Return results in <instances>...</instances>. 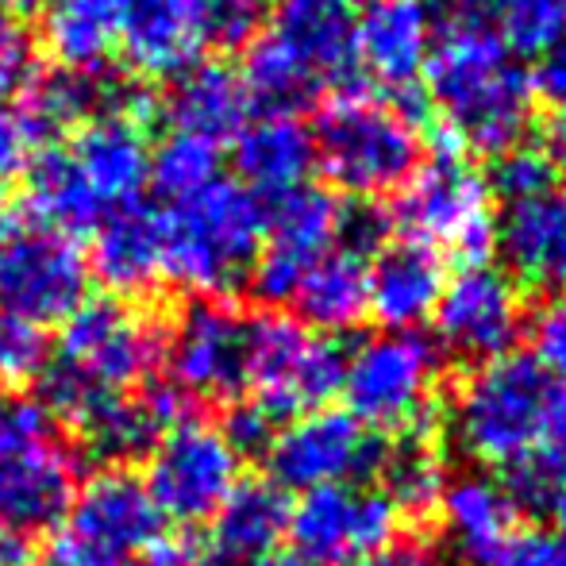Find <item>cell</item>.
Masks as SVG:
<instances>
[{
	"label": "cell",
	"instance_id": "cell-1",
	"mask_svg": "<svg viewBox=\"0 0 566 566\" xmlns=\"http://www.w3.org/2000/svg\"><path fill=\"white\" fill-rule=\"evenodd\" d=\"M424 82L459 147L497 158L528 135L536 85L485 20L454 15L436 35Z\"/></svg>",
	"mask_w": 566,
	"mask_h": 566
},
{
	"label": "cell",
	"instance_id": "cell-2",
	"mask_svg": "<svg viewBox=\"0 0 566 566\" xmlns=\"http://www.w3.org/2000/svg\"><path fill=\"white\" fill-rule=\"evenodd\" d=\"M166 358V324L124 297H85L62 321L54 363L43 370L46 409L74 424L108 394H127L150 381Z\"/></svg>",
	"mask_w": 566,
	"mask_h": 566
},
{
	"label": "cell",
	"instance_id": "cell-3",
	"mask_svg": "<svg viewBox=\"0 0 566 566\" xmlns=\"http://www.w3.org/2000/svg\"><path fill=\"white\" fill-rule=\"evenodd\" d=\"M163 220V282L197 297H220L251 277L266 209L247 186L217 178L197 193L170 201Z\"/></svg>",
	"mask_w": 566,
	"mask_h": 566
},
{
	"label": "cell",
	"instance_id": "cell-4",
	"mask_svg": "<svg viewBox=\"0 0 566 566\" xmlns=\"http://www.w3.org/2000/svg\"><path fill=\"white\" fill-rule=\"evenodd\" d=\"M552 389V374L516 350L478 363L451 397L454 448L478 470H524L536 451Z\"/></svg>",
	"mask_w": 566,
	"mask_h": 566
},
{
	"label": "cell",
	"instance_id": "cell-5",
	"mask_svg": "<svg viewBox=\"0 0 566 566\" xmlns=\"http://www.w3.org/2000/svg\"><path fill=\"white\" fill-rule=\"evenodd\" d=\"M316 166L343 193L386 197L424 163L420 127L405 108L358 90H339L313 127Z\"/></svg>",
	"mask_w": 566,
	"mask_h": 566
},
{
	"label": "cell",
	"instance_id": "cell-6",
	"mask_svg": "<svg viewBox=\"0 0 566 566\" xmlns=\"http://www.w3.org/2000/svg\"><path fill=\"white\" fill-rule=\"evenodd\" d=\"M443 358L420 332H381L343 355L339 394L374 436H428L440 401Z\"/></svg>",
	"mask_w": 566,
	"mask_h": 566
},
{
	"label": "cell",
	"instance_id": "cell-7",
	"mask_svg": "<svg viewBox=\"0 0 566 566\" xmlns=\"http://www.w3.org/2000/svg\"><path fill=\"white\" fill-rule=\"evenodd\" d=\"M43 566H139L166 532V516L150 501L143 478L105 467L74 485L51 524Z\"/></svg>",
	"mask_w": 566,
	"mask_h": 566
},
{
	"label": "cell",
	"instance_id": "cell-8",
	"mask_svg": "<svg viewBox=\"0 0 566 566\" xmlns=\"http://www.w3.org/2000/svg\"><path fill=\"white\" fill-rule=\"evenodd\" d=\"M77 485V454L51 409L0 389V524H54Z\"/></svg>",
	"mask_w": 566,
	"mask_h": 566
},
{
	"label": "cell",
	"instance_id": "cell-9",
	"mask_svg": "<svg viewBox=\"0 0 566 566\" xmlns=\"http://www.w3.org/2000/svg\"><path fill=\"white\" fill-rule=\"evenodd\" d=\"M343 350L297 316L262 313L247 324V378L251 401L274 420L321 409L339 394Z\"/></svg>",
	"mask_w": 566,
	"mask_h": 566
},
{
	"label": "cell",
	"instance_id": "cell-10",
	"mask_svg": "<svg viewBox=\"0 0 566 566\" xmlns=\"http://www.w3.org/2000/svg\"><path fill=\"white\" fill-rule=\"evenodd\" d=\"M397 224L428 247H451L467 262H478L493 247V193L490 181L462 158V150L420 163L397 189Z\"/></svg>",
	"mask_w": 566,
	"mask_h": 566
},
{
	"label": "cell",
	"instance_id": "cell-11",
	"mask_svg": "<svg viewBox=\"0 0 566 566\" xmlns=\"http://www.w3.org/2000/svg\"><path fill=\"white\" fill-rule=\"evenodd\" d=\"M243 482V451L220 424L181 420L147 451V485L158 513L174 524H209Z\"/></svg>",
	"mask_w": 566,
	"mask_h": 566
},
{
	"label": "cell",
	"instance_id": "cell-12",
	"mask_svg": "<svg viewBox=\"0 0 566 566\" xmlns=\"http://www.w3.org/2000/svg\"><path fill=\"white\" fill-rule=\"evenodd\" d=\"M90 293V262L74 235L28 217L0 220V305L31 324H62Z\"/></svg>",
	"mask_w": 566,
	"mask_h": 566
},
{
	"label": "cell",
	"instance_id": "cell-13",
	"mask_svg": "<svg viewBox=\"0 0 566 566\" xmlns=\"http://www.w3.org/2000/svg\"><path fill=\"white\" fill-rule=\"evenodd\" d=\"M381 443L347 409H308L274 428L266 443L270 482L285 493H308L324 485L363 482L381 467Z\"/></svg>",
	"mask_w": 566,
	"mask_h": 566
},
{
	"label": "cell",
	"instance_id": "cell-14",
	"mask_svg": "<svg viewBox=\"0 0 566 566\" xmlns=\"http://www.w3.org/2000/svg\"><path fill=\"white\" fill-rule=\"evenodd\" d=\"M432 321L440 347L478 366L513 355L528 324V308H524L521 282H513L509 270L493 266L490 259H478L448 274Z\"/></svg>",
	"mask_w": 566,
	"mask_h": 566
},
{
	"label": "cell",
	"instance_id": "cell-15",
	"mask_svg": "<svg viewBox=\"0 0 566 566\" xmlns=\"http://www.w3.org/2000/svg\"><path fill=\"white\" fill-rule=\"evenodd\" d=\"M401 513L386 490L363 482L308 490L290 505L293 552L316 566H355L378 547L394 544Z\"/></svg>",
	"mask_w": 566,
	"mask_h": 566
},
{
	"label": "cell",
	"instance_id": "cell-16",
	"mask_svg": "<svg viewBox=\"0 0 566 566\" xmlns=\"http://www.w3.org/2000/svg\"><path fill=\"white\" fill-rule=\"evenodd\" d=\"M343 217H347V209L336 201V193L321 186H301L293 193L274 197V209L266 212L259 259L247 277L259 301L290 305L301 277L339 247Z\"/></svg>",
	"mask_w": 566,
	"mask_h": 566
},
{
	"label": "cell",
	"instance_id": "cell-17",
	"mask_svg": "<svg viewBox=\"0 0 566 566\" xmlns=\"http://www.w3.org/2000/svg\"><path fill=\"white\" fill-rule=\"evenodd\" d=\"M247 324L235 305L220 297H197L166 324V358L170 381L186 397L231 401L243 394L247 378Z\"/></svg>",
	"mask_w": 566,
	"mask_h": 566
},
{
	"label": "cell",
	"instance_id": "cell-18",
	"mask_svg": "<svg viewBox=\"0 0 566 566\" xmlns=\"http://www.w3.org/2000/svg\"><path fill=\"white\" fill-rule=\"evenodd\" d=\"M150 97L139 82L116 74V70H70L54 66L46 74H31L23 85L20 116L28 124L31 139H66L77 127L93 124L101 116H132L143 119Z\"/></svg>",
	"mask_w": 566,
	"mask_h": 566
},
{
	"label": "cell",
	"instance_id": "cell-19",
	"mask_svg": "<svg viewBox=\"0 0 566 566\" xmlns=\"http://www.w3.org/2000/svg\"><path fill=\"white\" fill-rule=\"evenodd\" d=\"M209 46L201 0H119V46L135 77L170 82Z\"/></svg>",
	"mask_w": 566,
	"mask_h": 566
},
{
	"label": "cell",
	"instance_id": "cell-20",
	"mask_svg": "<svg viewBox=\"0 0 566 566\" xmlns=\"http://www.w3.org/2000/svg\"><path fill=\"white\" fill-rule=\"evenodd\" d=\"M181 420H186V394L174 381H143L139 389L101 397L70 428L101 462L119 467L147 454Z\"/></svg>",
	"mask_w": 566,
	"mask_h": 566
},
{
	"label": "cell",
	"instance_id": "cell-21",
	"mask_svg": "<svg viewBox=\"0 0 566 566\" xmlns=\"http://www.w3.org/2000/svg\"><path fill=\"white\" fill-rule=\"evenodd\" d=\"M436 43V12L428 0H370L355 15V59L378 85L409 93L424 77Z\"/></svg>",
	"mask_w": 566,
	"mask_h": 566
},
{
	"label": "cell",
	"instance_id": "cell-22",
	"mask_svg": "<svg viewBox=\"0 0 566 566\" xmlns=\"http://www.w3.org/2000/svg\"><path fill=\"white\" fill-rule=\"evenodd\" d=\"M493 243L501 247L513 282L566 293V186L505 205L493 224Z\"/></svg>",
	"mask_w": 566,
	"mask_h": 566
},
{
	"label": "cell",
	"instance_id": "cell-23",
	"mask_svg": "<svg viewBox=\"0 0 566 566\" xmlns=\"http://www.w3.org/2000/svg\"><path fill=\"white\" fill-rule=\"evenodd\" d=\"M370 277V313L386 324V332H417L432 321L440 293L448 285V266L436 247L405 235L381 243L374 262H366Z\"/></svg>",
	"mask_w": 566,
	"mask_h": 566
},
{
	"label": "cell",
	"instance_id": "cell-24",
	"mask_svg": "<svg viewBox=\"0 0 566 566\" xmlns=\"http://www.w3.org/2000/svg\"><path fill=\"white\" fill-rule=\"evenodd\" d=\"M90 277L113 297L139 301L163 282V220L147 201L119 205L93 228Z\"/></svg>",
	"mask_w": 566,
	"mask_h": 566
},
{
	"label": "cell",
	"instance_id": "cell-25",
	"mask_svg": "<svg viewBox=\"0 0 566 566\" xmlns=\"http://www.w3.org/2000/svg\"><path fill=\"white\" fill-rule=\"evenodd\" d=\"M62 147L70 150L77 174L93 189V197L105 205V212L139 201L150 166V143L143 132V119L101 116L66 135Z\"/></svg>",
	"mask_w": 566,
	"mask_h": 566
},
{
	"label": "cell",
	"instance_id": "cell-26",
	"mask_svg": "<svg viewBox=\"0 0 566 566\" xmlns=\"http://www.w3.org/2000/svg\"><path fill=\"white\" fill-rule=\"evenodd\" d=\"M270 35L316 77L321 90L355 74V12L347 0H277Z\"/></svg>",
	"mask_w": 566,
	"mask_h": 566
},
{
	"label": "cell",
	"instance_id": "cell-27",
	"mask_svg": "<svg viewBox=\"0 0 566 566\" xmlns=\"http://www.w3.org/2000/svg\"><path fill=\"white\" fill-rule=\"evenodd\" d=\"M451 547L474 563H490L509 539L516 536L521 497L509 482L493 478L490 470L451 474L440 505H436Z\"/></svg>",
	"mask_w": 566,
	"mask_h": 566
},
{
	"label": "cell",
	"instance_id": "cell-28",
	"mask_svg": "<svg viewBox=\"0 0 566 566\" xmlns=\"http://www.w3.org/2000/svg\"><path fill=\"white\" fill-rule=\"evenodd\" d=\"M316 166L313 127L297 113H262L247 119L235 135V170L239 186L254 197H282L308 186Z\"/></svg>",
	"mask_w": 566,
	"mask_h": 566
},
{
	"label": "cell",
	"instance_id": "cell-29",
	"mask_svg": "<svg viewBox=\"0 0 566 566\" xmlns=\"http://www.w3.org/2000/svg\"><path fill=\"white\" fill-rule=\"evenodd\" d=\"M290 532V501L274 482H239L235 493L209 521L201 547V566H251L277 552Z\"/></svg>",
	"mask_w": 566,
	"mask_h": 566
},
{
	"label": "cell",
	"instance_id": "cell-30",
	"mask_svg": "<svg viewBox=\"0 0 566 566\" xmlns=\"http://www.w3.org/2000/svg\"><path fill=\"white\" fill-rule=\"evenodd\" d=\"M251 105L254 101L239 70L220 59H197L166 82V119L174 132L201 135L212 143L235 139L239 127L251 119Z\"/></svg>",
	"mask_w": 566,
	"mask_h": 566
},
{
	"label": "cell",
	"instance_id": "cell-31",
	"mask_svg": "<svg viewBox=\"0 0 566 566\" xmlns=\"http://www.w3.org/2000/svg\"><path fill=\"white\" fill-rule=\"evenodd\" d=\"M297 321L321 336L355 332L370 316V277H366V254L336 247L328 251L305 277L290 301Z\"/></svg>",
	"mask_w": 566,
	"mask_h": 566
},
{
	"label": "cell",
	"instance_id": "cell-32",
	"mask_svg": "<svg viewBox=\"0 0 566 566\" xmlns=\"http://www.w3.org/2000/svg\"><path fill=\"white\" fill-rule=\"evenodd\" d=\"M39 39L54 66H108L119 46V0H43Z\"/></svg>",
	"mask_w": 566,
	"mask_h": 566
},
{
	"label": "cell",
	"instance_id": "cell-33",
	"mask_svg": "<svg viewBox=\"0 0 566 566\" xmlns=\"http://www.w3.org/2000/svg\"><path fill=\"white\" fill-rule=\"evenodd\" d=\"M381 474H386V493L397 505V513L424 516L436 513L443 490L451 482L448 459L440 454L428 436H405L397 448L381 454Z\"/></svg>",
	"mask_w": 566,
	"mask_h": 566
},
{
	"label": "cell",
	"instance_id": "cell-34",
	"mask_svg": "<svg viewBox=\"0 0 566 566\" xmlns=\"http://www.w3.org/2000/svg\"><path fill=\"white\" fill-rule=\"evenodd\" d=\"M217 178H220V143L201 139V135H189V132H170L158 147H150L147 181L166 201L197 193V189Z\"/></svg>",
	"mask_w": 566,
	"mask_h": 566
},
{
	"label": "cell",
	"instance_id": "cell-35",
	"mask_svg": "<svg viewBox=\"0 0 566 566\" xmlns=\"http://www.w3.org/2000/svg\"><path fill=\"white\" fill-rule=\"evenodd\" d=\"M490 20L513 54L544 59L566 31V0H493Z\"/></svg>",
	"mask_w": 566,
	"mask_h": 566
},
{
	"label": "cell",
	"instance_id": "cell-36",
	"mask_svg": "<svg viewBox=\"0 0 566 566\" xmlns=\"http://www.w3.org/2000/svg\"><path fill=\"white\" fill-rule=\"evenodd\" d=\"M513 485V482H509ZM516 497L536 501L544 490L566 493V386L552 389V401H547L544 424H539V440L532 451L528 467L516 470Z\"/></svg>",
	"mask_w": 566,
	"mask_h": 566
},
{
	"label": "cell",
	"instance_id": "cell-37",
	"mask_svg": "<svg viewBox=\"0 0 566 566\" xmlns=\"http://www.w3.org/2000/svg\"><path fill=\"white\" fill-rule=\"evenodd\" d=\"M46 366V336L28 316L0 305V389L31 381Z\"/></svg>",
	"mask_w": 566,
	"mask_h": 566
},
{
	"label": "cell",
	"instance_id": "cell-38",
	"mask_svg": "<svg viewBox=\"0 0 566 566\" xmlns=\"http://www.w3.org/2000/svg\"><path fill=\"white\" fill-rule=\"evenodd\" d=\"M485 181H490V193H497L505 205L528 201V197L559 186L544 147H528V143H516V147L501 150L497 166H493V178H485Z\"/></svg>",
	"mask_w": 566,
	"mask_h": 566
},
{
	"label": "cell",
	"instance_id": "cell-39",
	"mask_svg": "<svg viewBox=\"0 0 566 566\" xmlns=\"http://www.w3.org/2000/svg\"><path fill=\"white\" fill-rule=\"evenodd\" d=\"M201 4L205 20H209V43L239 46L259 35L277 0H201Z\"/></svg>",
	"mask_w": 566,
	"mask_h": 566
},
{
	"label": "cell",
	"instance_id": "cell-40",
	"mask_svg": "<svg viewBox=\"0 0 566 566\" xmlns=\"http://www.w3.org/2000/svg\"><path fill=\"white\" fill-rule=\"evenodd\" d=\"M35 74V35L15 12L0 8V101L31 82Z\"/></svg>",
	"mask_w": 566,
	"mask_h": 566
},
{
	"label": "cell",
	"instance_id": "cell-41",
	"mask_svg": "<svg viewBox=\"0 0 566 566\" xmlns=\"http://www.w3.org/2000/svg\"><path fill=\"white\" fill-rule=\"evenodd\" d=\"M536 363L555 378H566V293H555L532 321Z\"/></svg>",
	"mask_w": 566,
	"mask_h": 566
},
{
	"label": "cell",
	"instance_id": "cell-42",
	"mask_svg": "<svg viewBox=\"0 0 566 566\" xmlns=\"http://www.w3.org/2000/svg\"><path fill=\"white\" fill-rule=\"evenodd\" d=\"M485 566H566V539L559 532H516Z\"/></svg>",
	"mask_w": 566,
	"mask_h": 566
},
{
	"label": "cell",
	"instance_id": "cell-43",
	"mask_svg": "<svg viewBox=\"0 0 566 566\" xmlns=\"http://www.w3.org/2000/svg\"><path fill=\"white\" fill-rule=\"evenodd\" d=\"M31 147H35V139H31L20 108L0 101V186L20 178L23 166H28V158H31Z\"/></svg>",
	"mask_w": 566,
	"mask_h": 566
},
{
	"label": "cell",
	"instance_id": "cell-44",
	"mask_svg": "<svg viewBox=\"0 0 566 566\" xmlns=\"http://www.w3.org/2000/svg\"><path fill=\"white\" fill-rule=\"evenodd\" d=\"M532 85H536L539 97L552 101L555 108H566V31L559 43L539 59V70H536V77H532Z\"/></svg>",
	"mask_w": 566,
	"mask_h": 566
},
{
	"label": "cell",
	"instance_id": "cell-45",
	"mask_svg": "<svg viewBox=\"0 0 566 566\" xmlns=\"http://www.w3.org/2000/svg\"><path fill=\"white\" fill-rule=\"evenodd\" d=\"M139 566H201V547L189 544L186 536L163 532V536L147 547V555H143Z\"/></svg>",
	"mask_w": 566,
	"mask_h": 566
},
{
	"label": "cell",
	"instance_id": "cell-46",
	"mask_svg": "<svg viewBox=\"0 0 566 566\" xmlns=\"http://www.w3.org/2000/svg\"><path fill=\"white\" fill-rule=\"evenodd\" d=\"M355 566H432V559H428L424 547L412 544V539H394V544L378 547V552L358 559Z\"/></svg>",
	"mask_w": 566,
	"mask_h": 566
},
{
	"label": "cell",
	"instance_id": "cell-47",
	"mask_svg": "<svg viewBox=\"0 0 566 566\" xmlns=\"http://www.w3.org/2000/svg\"><path fill=\"white\" fill-rule=\"evenodd\" d=\"M0 566H31V539L28 532L0 524Z\"/></svg>",
	"mask_w": 566,
	"mask_h": 566
},
{
	"label": "cell",
	"instance_id": "cell-48",
	"mask_svg": "<svg viewBox=\"0 0 566 566\" xmlns=\"http://www.w3.org/2000/svg\"><path fill=\"white\" fill-rule=\"evenodd\" d=\"M544 155H547V163H552L555 178H566V108H559V116L547 124Z\"/></svg>",
	"mask_w": 566,
	"mask_h": 566
},
{
	"label": "cell",
	"instance_id": "cell-49",
	"mask_svg": "<svg viewBox=\"0 0 566 566\" xmlns=\"http://www.w3.org/2000/svg\"><path fill=\"white\" fill-rule=\"evenodd\" d=\"M251 566H316V563H308L305 555H297V552H270V555H262V559H254Z\"/></svg>",
	"mask_w": 566,
	"mask_h": 566
},
{
	"label": "cell",
	"instance_id": "cell-50",
	"mask_svg": "<svg viewBox=\"0 0 566 566\" xmlns=\"http://www.w3.org/2000/svg\"><path fill=\"white\" fill-rule=\"evenodd\" d=\"M555 524H559V536L566 539V493H559V501H555Z\"/></svg>",
	"mask_w": 566,
	"mask_h": 566
},
{
	"label": "cell",
	"instance_id": "cell-51",
	"mask_svg": "<svg viewBox=\"0 0 566 566\" xmlns=\"http://www.w3.org/2000/svg\"><path fill=\"white\" fill-rule=\"evenodd\" d=\"M28 4H35V0H0V8H4V12H12V8H28Z\"/></svg>",
	"mask_w": 566,
	"mask_h": 566
}]
</instances>
